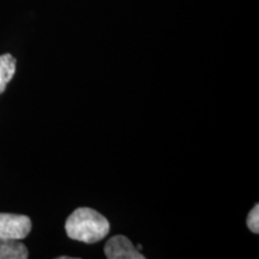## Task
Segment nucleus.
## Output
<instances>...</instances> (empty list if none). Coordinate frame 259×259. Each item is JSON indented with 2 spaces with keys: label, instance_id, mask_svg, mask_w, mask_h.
<instances>
[{
  "label": "nucleus",
  "instance_id": "obj_4",
  "mask_svg": "<svg viewBox=\"0 0 259 259\" xmlns=\"http://www.w3.org/2000/svg\"><path fill=\"white\" fill-rule=\"evenodd\" d=\"M28 248L21 240L0 239V259H27Z\"/></svg>",
  "mask_w": 259,
  "mask_h": 259
},
{
  "label": "nucleus",
  "instance_id": "obj_5",
  "mask_svg": "<svg viewBox=\"0 0 259 259\" xmlns=\"http://www.w3.org/2000/svg\"><path fill=\"white\" fill-rule=\"evenodd\" d=\"M16 72V59L11 54L0 56V94L5 92L8 84L14 78Z\"/></svg>",
  "mask_w": 259,
  "mask_h": 259
},
{
  "label": "nucleus",
  "instance_id": "obj_2",
  "mask_svg": "<svg viewBox=\"0 0 259 259\" xmlns=\"http://www.w3.org/2000/svg\"><path fill=\"white\" fill-rule=\"evenodd\" d=\"M31 231V220L25 215L0 212V239L23 240Z\"/></svg>",
  "mask_w": 259,
  "mask_h": 259
},
{
  "label": "nucleus",
  "instance_id": "obj_6",
  "mask_svg": "<svg viewBox=\"0 0 259 259\" xmlns=\"http://www.w3.org/2000/svg\"><path fill=\"white\" fill-rule=\"evenodd\" d=\"M246 223H247V227L250 228V231L252 233L258 234L259 233V205L258 204H255L253 208H252L250 213H248Z\"/></svg>",
  "mask_w": 259,
  "mask_h": 259
},
{
  "label": "nucleus",
  "instance_id": "obj_3",
  "mask_svg": "<svg viewBox=\"0 0 259 259\" xmlns=\"http://www.w3.org/2000/svg\"><path fill=\"white\" fill-rule=\"evenodd\" d=\"M105 253L108 259H144L145 257L125 235H115L107 241Z\"/></svg>",
  "mask_w": 259,
  "mask_h": 259
},
{
  "label": "nucleus",
  "instance_id": "obj_1",
  "mask_svg": "<svg viewBox=\"0 0 259 259\" xmlns=\"http://www.w3.org/2000/svg\"><path fill=\"white\" fill-rule=\"evenodd\" d=\"M65 231L70 239L84 244H95L108 235L111 225L105 216L90 208H78L65 222Z\"/></svg>",
  "mask_w": 259,
  "mask_h": 259
}]
</instances>
